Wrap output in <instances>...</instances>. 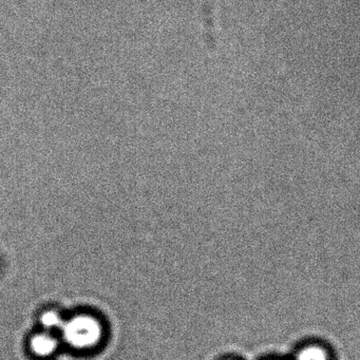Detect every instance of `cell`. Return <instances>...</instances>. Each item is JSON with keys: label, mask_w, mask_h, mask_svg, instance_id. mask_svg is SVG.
I'll return each instance as SVG.
<instances>
[{"label": "cell", "mask_w": 360, "mask_h": 360, "mask_svg": "<svg viewBox=\"0 0 360 360\" xmlns=\"http://www.w3.org/2000/svg\"><path fill=\"white\" fill-rule=\"evenodd\" d=\"M41 322L48 332H51L54 328L62 330L65 320L60 311L50 309V311H46L45 313L41 314Z\"/></svg>", "instance_id": "277c9868"}, {"label": "cell", "mask_w": 360, "mask_h": 360, "mask_svg": "<svg viewBox=\"0 0 360 360\" xmlns=\"http://www.w3.org/2000/svg\"><path fill=\"white\" fill-rule=\"evenodd\" d=\"M297 360H326V355L323 349L311 347L300 352Z\"/></svg>", "instance_id": "5b68a950"}, {"label": "cell", "mask_w": 360, "mask_h": 360, "mask_svg": "<svg viewBox=\"0 0 360 360\" xmlns=\"http://www.w3.org/2000/svg\"><path fill=\"white\" fill-rule=\"evenodd\" d=\"M31 349L41 357H48L58 349V341L51 332L39 333L31 338Z\"/></svg>", "instance_id": "3957f363"}, {"label": "cell", "mask_w": 360, "mask_h": 360, "mask_svg": "<svg viewBox=\"0 0 360 360\" xmlns=\"http://www.w3.org/2000/svg\"><path fill=\"white\" fill-rule=\"evenodd\" d=\"M201 3V18L203 22L204 39L210 51H216L218 41L216 34V20H214V0H200Z\"/></svg>", "instance_id": "7a4b0ae2"}, {"label": "cell", "mask_w": 360, "mask_h": 360, "mask_svg": "<svg viewBox=\"0 0 360 360\" xmlns=\"http://www.w3.org/2000/svg\"><path fill=\"white\" fill-rule=\"evenodd\" d=\"M66 342L79 349H92L103 337L102 324L89 315H79L65 321L62 328Z\"/></svg>", "instance_id": "6da1fadb"}]
</instances>
